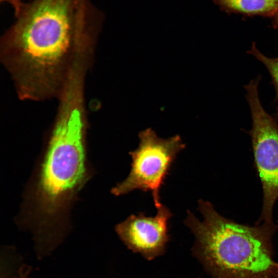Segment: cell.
Here are the masks:
<instances>
[{
    "label": "cell",
    "instance_id": "1",
    "mask_svg": "<svg viewBox=\"0 0 278 278\" xmlns=\"http://www.w3.org/2000/svg\"><path fill=\"white\" fill-rule=\"evenodd\" d=\"M15 16L1 53L19 96L60 95L79 47L96 39L103 12L91 0H32Z\"/></svg>",
    "mask_w": 278,
    "mask_h": 278
},
{
    "label": "cell",
    "instance_id": "2",
    "mask_svg": "<svg viewBox=\"0 0 278 278\" xmlns=\"http://www.w3.org/2000/svg\"><path fill=\"white\" fill-rule=\"evenodd\" d=\"M33 196L31 221L36 249L47 255L65 235L66 213L87 179L83 90L66 87Z\"/></svg>",
    "mask_w": 278,
    "mask_h": 278
},
{
    "label": "cell",
    "instance_id": "3",
    "mask_svg": "<svg viewBox=\"0 0 278 278\" xmlns=\"http://www.w3.org/2000/svg\"><path fill=\"white\" fill-rule=\"evenodd\" d=\"M198 210L202 221L188 211L184 223L195 236L192 254L211 278H274L277 223H238L203 200L198 201Z\"/></svg>",
    "mask_w": 278,
    "mask_h": 278
},
{
    "label": "cell",
    "instance_id": "4",
    "mask_svg": "<svg viewBox=\"0 0 278 278\" xmlns=\"http://www.w3.org/2000/svg\"><path fill=\"white\" fill-rule=\"evenodd\" d=\"M260 78L258 76L244 86L252 119L248 133L263 189L262 210L256 223L273 220L278 200V116L269 114L261 103L258 91Z\"/></svg>",
    "mask_w": 278,
    "mask_h": 278
},
{
    "label": "cell",
    "instance_id": "5",
    "mask_svg": "<svg viewBox=\"0 0 278 278\" xmlns=\"http://www.w3.org/2000/svg\"><path fill=\"white\" fill-rule=\"evenodd\" d=\"M138 147L130 151V171L123 181L111 190L115 196H121L135 190L150 192L157 209L160 202V190L177 157L185 145L178 135L164 139L151 129L139 134Z\"/></svg>",
    "mask_w": 278,
    "mask_h": 278
},
{
    "label": "cell",
    "instance_id": "6",
    "mask_svg": "<svg viewBox=\"0 0 278 278\" xmlns=\"http://www.w3.org/2000/svg\"><path fill=\"white\" fill-rule=\"evenodd\" d=\"M172 214L165 205L157 209L154 217L144 213L132 214L115 226L120 240L134 253L151 260L162 256L170 240L168 223Z\"/></svg>",
    "mask_w": 278,
    "mask_h": 278
},
{
    "label": "cell",
    "instance_id": "7",
    "mask_svg": "<svg viewBox=\"0 0 278 278\" xmlns=\"http://www.w3.org/2000/svg\"><path fill=\"white\" fill-rule=\"evenodd\" d=\"M213 2L226 13L248 16L272 18L278 10V0H213Z\"/></svg>",
    "mask_w": 278,
    "mask_h": 278
},
{
    "label": "cell",
    "instance_id": "8",
    "mask_svg": "<svg viewBox=\"0 0 278 278\" xmlns=\"http://www.w3.org/2000/svg\"><path fill=\"white\" fill-rule=\"evenodd\" d=\"M247 53L262 62L268 70L275 90V100L277 104L278 111V57L269 58L266 56L258 49L255 43H252L250 50ZM277 115L278 116V113Z\"/></svg>",
    "mask_w": 278,
    "mask_h": 278
},
{
    "label": "cell",
    "instance_id": "9",
    "mask_svg": "<svg viewBox=\"0 0 278 278\" xmlns=\"http://www.w3.org/2000/svg\"><path fill=\"white\" fill-rule=\"evenodd\" d=\"M1 1L9 4L13 7L15 15L19 12L25 3L22 0H1Z\"/></svg>",
    "mask_w": 278,
    "mask_h": 278
},
{
    "label": "cell",
    "instance_id": "10",
    "mask_svg": "<svg viewBox=\"0 0 278 278\" xmlns=\"http://www.w3.org/2000/svg\"><path fill=\"white\" fill-rule=\"evenodd\" d=\"M30 269L28 266H22L18 271L17 274L13 278H28Z\"/></svg>",
    "mask_w": 278,
    "mask_h": 278
},
{
    "label": "cell",
    "instance_id": "11",
    "mask_svg": "<svg viewBox=\"0 0 278 278\" xmlns=\"http://www.w3.org/2000/svg\"><path fill=\"white\" fill-rule=\"evenodd\" d=\"M272 26L274 29L278 28V10L272 18Z\"/></svg>",
    "mask_w": 278,
    "mask_h": 278
},
{
    "label": "cell",
    "instance_id": "12",
    "mask_svg": "<svg viewBox=\"0 0 278 278\" xmlns=\"http://www.w3.org/2000/svg\"><path fill=\"white\" fill-rule=\"evenodd\" d=\"M274 278H278V264L275 272Z\"/></svg>",
    "mask_w": 278,
    "mask_h": 278
},
{
    "label": "cell",
    "instance_id": "13",
    "mask_svg": "<svg viewBox=\"0 0 278 278\" xmlns=\"http://www.w3.org/2000/svg\"><path fill=\"white\" fill-rule=\"evenodd\" d=\"M277 224H278V220L277 221Z\"/></svg>",
    "mask_w": 278,
    "mask_h": 278
}]
</instances>
